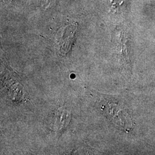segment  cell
Instances as JSON below:
<instances>
[{
	"instance_id": "cell-1",
	"label": "cell",
	"mask_w": 155,
	"mask_h": 155,
	"mask_svg": "<svg viewBox=\"0 0 155 155\" xmlns=\"http://www.w3.org/2000/svg\"><path fill=\"white\" fill-rule=\"evenodd\" d=\"M77 29V24H73L61 28L57 32L56 44L61 54L66 55L70 51Z\"/></svg>"
},
{
	"instance_id": "cell-2",
	"label": "cell",
	"mask_w": 155,
	"mask_h": 155,
	"mask_svg": "<svg viewBox=\"0 0 155 155\" xmlns=\"http://www.w3.org/2000/svg\"><path fill=\"white\" fill-rule=\"evenodd\" d=\"M110 4L111 8L113 11H118V9L122 6L125 0H108Z\"/></svg>"
}]
</instances>
